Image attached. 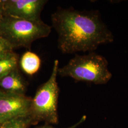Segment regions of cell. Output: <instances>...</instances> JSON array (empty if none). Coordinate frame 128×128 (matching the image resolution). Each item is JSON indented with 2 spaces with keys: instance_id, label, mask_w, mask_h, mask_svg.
<instances>
[{
  "instance_id": "obj_6",
  "label": "cell",
  "mask_w": 128,
  "mask_h": 128,
  "mask_svg": "<svg viewBox=\"0 0 128 128\" xmlns=\"http://www.w3.org/2000/svg\"><path fill=\"white\" fill-rule=\"evenodd\" d=\"M5 15L27 20H40L46 0H0Z\"/></svg>"
},
{
  "instance_id": "obj_5",
  "label": "cell",
  "mask_w": 128,
  "mask_h": 128,
  "mask_svg": "<svg viewBox=\"0 0 128 128\" xmlns=\"http://www.w3.org/2000/svg\"><path fill=\"white\" fill-rule=\"evenodd\" d=\"M32 99L25 95L8 94L0 89V124L30 116Z\"/></svg>"
},
{
  "instance_id": "obj_13",
  "label": "cell",
  "mask_w": 128,
  "mask_h": 128,
  "mask_svg": "<svg viewBox=\"0 0 128 128\" xmlns=\"http://www.w3.org/2000/svg\"><path fill=\"white\" fill-rule=\"evenodd\" d=\"M5 15L3 9L2 5L1 4L0 1V23L2 20V19L3 18L4 15Z\"/></svg>"
},
{
  "instance_id": "obj_2",
  "label": "cell",
  "mask_w": 128,
  "mask_h": 128,
  "mask_svg": "<svg viewBox=\"0 0 128 128\" xmlns=\"http://www.w3.org/2000/svg\"><path fill=\"white\" fill-rule=\"evenodd\" d=\"M58 74L78 82L96 84H106L112 77L108 61L94 52L82 56L76 54L66 65L58 68Z\"/></svg>"
},
{
  "instance_id": "obj_8",
  "label": "cell",
  "mask_w": 128,
  "mask_h": 128,
  "mask_svg": "<svg viewBox=\"0 0 128 128\" xmlns=\"http://www.w3.org/2000/svg\"><path fill=\"white\" fill-rule=\"evenodd\" d=\"M20 66L26 74L33 75L37 73L40 66L41 60L40 57L35 53L30 51L23 54L20 60Z\"/></svg>"
},
{
  "instance_id": "obj_9",
  "label": "cell",
  "mask_w": 128,
  "mask_h": 128,
  "mask_svg": "<svg viewBox=\"0 0 128 128\" xmlns=\"http://www.w3.org/2000/svg\"><path fill=\"white\" fill-rule=\"evenodd\" d=\"M19 57L14 53L8 57L0 59V79L12 71L18 68Z\"/></svg>"
},
{
  "instance_id": "obj_14",
  "label": "cell",
  "mask_w": 128,
  "mask_h": 128,
  "mask_svg": "<svg viewBox=\"0 0 128 128\" xmlns=\"http://www.w3.org/2000/svg\"><path fill=\"white\" fill-rule=\"evenodd\" d=\"M2 125H1L0 124V127H2Z\"/></svg>"
},
{
  "instance_id": "obj_12",
  "label": "cell",
  "mask_w": 128,
  "mask_h": 128,
  "mask_svg": "<svg viewBox=\"0 0 128 128\" xmlns=\"http://www.w3.org/2000/svg\"><path fill=\"white\" fill-rule=\"evenodd\" d=\"M86 115H84V116H83L82 117V118L80 119V120L77 122L76 124H74V125H72V126H70V127H68V128H76L79 125H80L81 124H82L86 120ZM37 128H56L55 127H53L52 126H51L50 124H45V125H43V126H40V127H38Z\"/></svg>"
},
{
  "instance_id": "obj_1",
  "label": "cell",
  "mask_w": 128,
  "mask_h": 128,
  "mask_svg": "<svg viewBox=\"0 0 128 128\" xmlns=\"http://www.w3.org/2000/svg\"><path fill=\"white\" fill-rule=\"evenodd\" d=\"M63 53L94 52L101 44L112 42L114 36L98 10H78L59 8L51 15Z\"/></svg>"
},
{
  "instance_id": "obj_3",
  "label": "cell",
  "mask_w": 128,
  "mask_h": 128,
  "mask_svg": "<svg viewBox=\"0 0 128 128\" xmlns=\"http://www.w3.org/2000/svg\"><path fill=\"white\" fill-rule=\"evenodd\" d=\"M51 32V26L41 19L27 20L5 14L0 23V36L14 48L30 50L34 41L48 37Z\"/></svg>"
},
{
  "instance_id": "obj_10",
  "label": "cell",
  "mask_w": 128,
  "mask_h": 128,
  "mask_svg": "<svg viewBox=\"0 0 128 128\" xmlns=\"http://www.w3.org/2000/svg\"><path fill=\"white\" fill-rule=\"evenodd\" d=\"M32 124L30 116L18 117L3 124L0 128H29Z\"/></svg>"
},
{
  "instance_id": "obj_4",
  "label": "cell",
  "mask_w": 128,
  "mask_h": 128,
  "mask_svg": "<svg viewBox=\"0 0 128 128\" xmlns=\"http://www.w3.org/2000/svg\"><path fill=\"white\" fill-rule=\"evenodd\" d=\"M58 66V60H55L50 78L38 89L32 99L30 116L33 125L41 122L48 124L58 122V102L60 89L56 80Z\"/></svg>"
},
{
  "instance_id": "obj_11",
  "label": "cell",
  "mask_w": 128,
  "mask_h": 128,
  "mask_svg": "<svg viewBox=\"0 0 128 128\" xmlns=\"http://www.w3.org/2000/svg\"><path fill=\"white\" fill-rule=\"evenodd\" d=\"M14 49L8 41L0 36V59L12 55L14 53Z\"/></svg>"
},
{
  "instance_id": "obj_7",
  "label": "cell",
  "mask_w": 128,
  "mask_h": 128,
  "mask_svg": "<svg viewBox=\"0 0 128 128\" xmlns=\"http://www.w3.org/2000/svg\"><path fill=\"white\" fill-rule=\"evenodd\" d=\"M27 87V82L20 73L18 68L0 79V89L8 94L25 95Z\"/></svg>"
}]
</instances>
